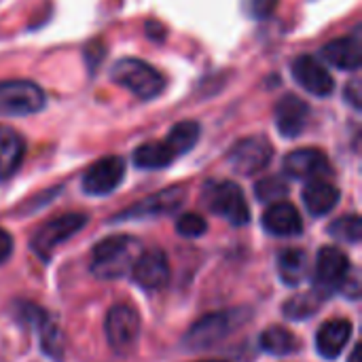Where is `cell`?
<instances>
[{"instance_id":"obj_1","label":"cell","mask_w":362,"mask_h":362,"mask_svg":"<svg viewBox=\"0 0 362 362\" xmlns=\"http://www.w3.org/2000/svg\"><path fill=\"white\" fill-rule=\"evenodd\" d=\"M140 252H142V246L136 238L112 235L108 240H102L93 248L91 272L100 280H119L127 272H132V265Z\"/></svg>"},{"instance_id":"obj_2","label":"cell","mask_w":362,"mask_h":362,"mask_svg":"<svg viewBox=\"0 0 362 362\" xmlns=\"http://www.w3.org/2000/svg\"><path fill=\"white\" fill-rule=\"evenodd\" d=\"M202 202L212 214L225 218L233 227H244L250 221V210H248L246 197H244L242 189L231 180L206 182V187L202 191Z\"/></svg>"},{"instance_id":"obj_3","label":"cell","mask_w":362,"mask_h":362,"mask_svg":"<svg viewBox=\"0 0 362 362\" xmlns=\"http://www.w3.org/2000/svg\"><path fill=\"white\" fill-rule=\"evenodd\" d=\"M110 78L117 85L129 89L140 100H153L155 95L163 91V85H165L163 76L151 64L136 59V57L119 59L110 70Z\"/></svg>"},{"instance_id":"obj_4","label":"cell","mask_w":362,"mask_h":362,"mask_svg":"<svg viewBox=\"0 0 362 362\" xmlns=\"http://www.w3.org/2000/svg\"><path fill=\"white\" fill-rule=\"evenodd\" d=\"M45 91L32 81H0V117H25L40 112Z\"/></svg>"},{"instance_id":"obj_5","label":"cell","mask_w":362,"mask_h":362,"mask_svg":"<svg viewBox=\"0 0 362 362\" xmlns=\"http://www.w3.org/2000/svg\"><path fill=\"white\" fill-rule=\"evenodd\" d=\"M87 225V216L81 214V212H68V214H62L57 218H51L49 223H45L34 235H32V250L42 259V261H49L51 252L68 242L72 235H76L83 227Z\"/></svg>"},{"instance_id":"obj_6","label":"cell","mask_w":362,"mask_h":362,"mask_svg":"<svg viewBox=\"0 0 362 362\" xmlns=\"http://www.w3.org/2000/svg\"><path fill=\"white\" fill-rule=\"evenodd\" d=\"M242 322L235 312H216L197 320L185 335V346L189 350H210L231 335V331Z\"/></svg>"},{"instance_id":"obj_7","label":"cell","mask_w":362,"mask_h":362,"mask_svg":"<svg viewBox=\"0 0 362 362\" xmlns=\"http://www.w3.org/2000/svg\"><path fill=\"white\" fill-rule=\"evenodd\" d=\"M106 339L117 354L129 352L140 337V316L132 305H112L106 314Z\"/></svg>"},{"instance_id":"obj_8","label":"cell","mask_w":362,"mask_h":362,"mask_svg":"<svg viewBox=\"0 0 362 362\" xmlns=\"http://www.w3.org/2000/svg\"><path fill=\"white\" fill-rule=\"evenodd\" d=\"M350 269H352L350 261L339 248L325 246L318 252V259H316V280H314L316 293L325 299V297L341 291Z\"/></svg>"},{"instance_id":"obj_9","label":"cell","mask_w":362,"mask_h":362,"mask_svg":"<svg viewBox=\"0 0 362 362\" xmlns=\"http://www.w3.org/2000/svg\"><path fill=\"white\" fill-rule=\"evenodd\" d=\"M274 157V146L265 136H250L233 144L227 155L231 168L244 176H252L269 165Z\"/></svg>"},{"instance_id":"obj_10","label":"cell","mask_w":362,"mask_h":362,"mask_svg":"<svg viewBox=\"0 0 362 362\" xmlns=\"http://www.w3.org/2000/svg\"><path fill=\"white\" fill-rule=\"evenodd\" d=\"M125 178V163L121 157H104L95 161L83 176V191L87 195H108Z\"/></svg>"},{"instance_id":"obj_11","label":"cell","mask_w":362,"mask_h":362,"mask_svg":"<svg viewBox=\"0 0 362 362\" xmlns=\"http://www.w3.org/2000/svg\"><path fill=\"white\" fill-rule=\"evenodd\" d=\"M293 78L312 95L327 98L335 89V81L329 74V70L312 55H299L291 66Z\"/></svg>"},{"instance_id":"obj_12","label":"cell","mask_w":362,"mask_h":362,"mask_svg":"<svg viewBox=\"0 0 362 362\" xmlns=\"http://www.w3.org/2000/svg\"><path fill=\"white\" fill-rule=\"evenodd\" d=\"M132 276L136 284L144 291H159L170 280V263L163 250L140 252L132 265Z\"/></svg>"},{"instance_id":"obj_13","label":"cell","mask_w":362,"mask_h":362,"mask_svg":"<svg viewBox=\"0 0 362 362\" xmlns=\"http://www.w3.org/2000/svg\"><path fill=\"white\" fill-rule=\"evenodd\" d=\"M19 314H21L23 322L38 329V339H40L42 352L53 361H62L64 358V335H62L59 327L53 325L40 308L30 305V303H21Z\"/></svg>"},{"instance_id":"obj_14","label":"cell","mask_w":362,"mask_h":362,"mask_svg":"<svg viewBox=\"0 0 362 362\" xmlns=\"http://www.w3.org/2000/svg\"><path fill=\"white\" fill-rule=\"evenodd\" d=\"M331 172V163L320 148H297L284 157V174L297 180L325 178Z\"/></svg>"},{"instance_id":"obj_15","label":"cell","mask_w":362,"mask_h":362,"mask_svg":"<svg viewBox=\"0 0 362 362\" xmlns=\"http://www.w3.org/2000/svg\"><path fill=\"white\" fill-rule=\"evenodd\" d=\"M185 202V189L180 187H170L165 191H159L142 202H138L136 206H132L129 210H123L115 221H129V218H146V216H159V214H170L176 208H180Z\"/></svg>"},{"instance_id":"obj_16","label":"cell","mask_w":362,"mask_h":362,"mask_svg":"<svg viewBox=\"0 0 362 362\" xmlns=\"http://www.w3.org/2000/svg\"><path fill=\"white\" fill-rule=\"evenodd\" d=\"M310 119V106L301 98L288 93L276 106V127L284 138H297L305 129Z\"/></svg>"},{"instance_id":"obj_17","label":"cell","mask_w":362,"mask_h":362,"mask_svg":"<svg viewBox=\"0 0 362 362\" xmlns=\"http://www.w3.org/2000/svg\"><path fill=\"white\" fill-rule=\"evenodd\" d=\"M263 227L267 233L278 238H293L303 231V221L299 210L293 204L276 202L263 214Z\"/></svg>"},{"instance_id":"obj_18","label":"cell","mask_w":362,"mask_h":362,"mask_svg":"<svg viewBox=\"0 0 362 362\" xmlns=\"http://www.w3.org/2000/svg\"><path fill=\"white\" fill-rule=\"evenodd\" d=\"M320 55L325 62H329L339 70H358L362 62L361 36L350 34L344 38H335L320 49Z\"/></svg>"},{"instance_id":"obj_19","label":"cell","mask_w":362,"mask_h":362,"mask_svg":"<svg viewBox=\"0 0 362 362\" xmlns=\"http://www.w3.org/2000/svg\"><path fill=\"white\" fill-rule=\"evenodd\" d=\"M350 335H352V322L350 320L337 318V320L325 322L316 335L318 354L327 361H335L344 352L346 344L350 341Z\"/></svg>"},{"instance_id":"obj_20","label":"cell","mask_w":362,"mask_h":362,"mask_svg":"<svg viewBox=\"0 0 362 362\" xmlns=\"http://www.w3.org/2000/svg\"><path fill=\"white\" fill-rule=\"evenodd\" d=\"M25 155V142L21 134L13 127L0 125V182L11 178Z\"/></svg>"},{"instance_id":"obj_21","label":"cell","mask_w":362,"mask_h":362,"mask_svg":"<svg viewBox=\"0 0 362 362\" xmlns=\"http://www.w3.org/2000/svg\"><path fill=\"white\" fill-rule=\"evenodd\" d=\"M301 197H303V204H305V208H308V212L312 216H325V214H329L339 204L341 193L329 180L316 178V180L308 182V187L303 189Z\"/></svg>"},{"instance_id":"obj_22","label":"cell","mask_w":362,"mask_h":362,"mask_svg":"<svg viewBox=\"0 0 362 362\" xmlns=\"http://www.w3.org/2000/svg\"><path fill=\"white\" fill-rule=\"evenodd\" d=\"M278 274L286 286H297L310 276V257L305 250L291 248L278 257Z\"/></svg>"},{"instance_id":"obj_23","label":"cell","mask_w":362,"mask_h":362,"mask_svg":"<svg viewBox=\"0 0 362 362\" xmlns=\"http://www.w3.org/2000/svg\"><path fill=\"white\" fill-rule=\"evenodd\" d=\"M176 159L174 151L165 142H146L134 151V163L140 170H161Z\"/></svg>"},{"instance_id":"obj_24","label":"cell","mask_w":362,"mask_h":362,"mask_svg":"<svg viewBox=\"0 0 362 362\" xmlns=\"http://www.w3.org/2000/svg\"><path fill=\"white\" fill-rule=\"evenodd\" d=\"M199 134H202V127H199L197 121H180V123H176V125L170 129L165 144H168V146L174 151V155L178 157V155L189 153V151L197 144Z\"/></svg>"},{"instance_id":"obj_25","label":"cell","mask_w":362,"mask_h":362,"mask_svg":"<svg viewBox=\"0 0 362 362\" xmlns=\"http://www.w3.org/2000/svg\"><path fill=\"white\" fill-rule=\"evenodd\" d=\"M263 352L272 356H288L297 350V339L282 327H269L259 339Z\"/></svg>"},{"instance_id":"obj_26","label":"cell","mask_w":362,"mask_h":362,"mask_svg":"<svg viewBox=\"0 0 362 362\" xmlns=\"http://www.w3.org/2000/svg\"><path fill=\"white\" fill-rule=\"evenodd\" d=\"M320 305H322V297L314 291V293H301L291 297L282 310L288 320H308L320 310Z\"/></svg>"},{"instance_id":"obj_27","label":"cell","mask_w":362,"mask_h":362,"mask_svg":"<svg viewBox=\"0 0 362 362\" xmlns=\"http://www.w3.org/2000/svg\"><path fill=\"white\" fill-rule=\"evenodd\" d=\"M329 233L346 244H358L362 235V223L358 214H348L329 225Z\"/></svg>"},{"instance_id":"obj_28","label":"cell","mask_w":362,"mask_h":362,"mask_svg":"<svg viewBox=\"0 0 362 362\" xmlns=\"http://www.w3.org/2000/svg\"><path fill=\"white\" fill-rule=\"evenodd\" d=\"M255 195L263 204H276L288 195V185L278 176H267L255 185Z\"/></svg>"},{"instance_id":"obj_29","label":"cell","mask_w":362,"mask_h":362,"mask_svg":"<svg viewBox=\"0 0 362 362\" xmlns=\"http://www.w3.org/2000/svg\"><path fill=\"white\" fill-rule=\"evenodd\" d=\"M176 231L182 238H199L208 231V223L202 214L195 212H187L176 221Z\"/></svg>"},{"instance_id":"obj_30","label":"cell","mask_w":362,"mask_h":362,"mask_svg":"<svg viewBox=\"0 0 362 362\" xmlns=\"http://www.w3.org/2000/svg\"><path fill=\"white\" fill-rule=\"evenodd\" d=\"M276 4H278V0H250L248 2V11H250L252 17L265 19V17H269L274 13Z\"/></svg>"},{"instance_id":"obj_31","label":"cell","mask_w":362,"mask_h":362,"mask_svg":"<svg viewBox=\"0 0 362 362\" xmlns=\"http://www.w3.org/2000/svg\"><path fill=\"white\" fill-rule=\"evenodd\" d=\"M13 252V238L4 229H0V263H4Z\"/></svg>"},{"instance_id":"obj_32","label":"cell","mask_w":362,"mask_h":362,"mask_svg":"<svg viewBox=\"0 0 362 362\" xmlns=\"http://www.w3.org/2000/svg\"><path fill=\"white\" fill-rule=\"evenodd\" d=\"M348 95H352V104L358 108L361 106V93H358V83L354 81V83H350V87H348V91H346Z\"/></svg>"},{"instance_id":"obj_33","label":"cell","mask_w":362,"mask_h":362,"mask_svg":"<svg viewBox=\"0 0 362 362\" xmlns=\"http://www.w3.org/2000/svg\"><path fill=\"white\" fill-rule=\"evenodd\" d=\"M361 346H356L354 350H352V354H350V362H361Z\"/></svg>"},{"instance_id":"obj_34","label":"cell","mask_w":362,"mask_h":362,"mask_svg":"<svg viewBox=\"0 0 362 362\" xmlns=\"http://www.w3.org/2000/svg\"><path fill=\"white\" fill-rule=\"evenodd\" d=\"M206 362H223V361H206Z\"/></svg>"}]
</instances>
